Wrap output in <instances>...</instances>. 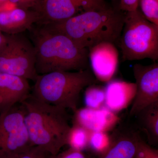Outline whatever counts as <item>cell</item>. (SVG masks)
<instances>
[{
	"instance_id": "3957f363",
	"label": "cell",
	"mask_w": 158,
	"mask_h": 158,
	"mask_svg": "<svg viewBox=\"0 0 158 158\" xmlns=\"http://www.w3.org/2000/svg\"><path fill=\"white\" fill-rule=\"evenodd\" d=\"M125 14L109 7L99 11H85L62 22L44 25L69 37L82 48L89 49L103 42L119 40Z\"/></svg>"
},
{
	"instance_id": "ffe728a7",
	"label": "cell",
	"mask_w": 158,
	"mask_h": 158,
	"mask_svg": "<svg viewBox=\"0 0 158 158\" xmlns=\"http://www.w3.org/2000/svg\"><path fill=\"white\" fill-rule=\"evenodd\" d=\"M139 6L144 17L158 26V0H140Z\"/></svg>"
},
{
	"instance_id": "52a82bcc",
	"label": "cell",
	"mask_w": 158,
	"mask_h": 158,
	"mask_svg": "<svg viewBox=\"0 0 158 158\" xmlns=\"http://www.w3.org/2000/svg\"><path fill=\"white\" fill-rule=\"evenodd\" d=\"M32 146L21 105L0 115V158L14 157Z\"/></svg>"
},
{
	"instance_id": "cb8c5ba5",
	"label": "cell",
	"mask_w": 158,
	"mask_h": 158,
	"mask_svg": "<svg viewBox=\"0 0 158 158\" xmlns=\"http://www.w3.org/2000/svg\"><path fill=\"white\" fill-rule=\"evenodd\" d=\"M44 0H8L17 8L35 10Z\"/></svg>"
},
{
	"instance_id": "6da1fadb",
	"label": "cell",
	"mask_w": 158,
	"mask_h": 158,
	"mask_svg": "<svg viewBox=\"0 0 158 158\" xmlns=\"http://www.w3.org/2000/svg\"><path fill=\"white\" fill-rule=\"evenodd\" d=\"M32 32L37 74L88 69V49L80 47L66 35L39 25Z\"/></svg>"
},
{
	"instance_id": "9c48e42d",
	"label": "cell",
	"mask_w": 158,
	"mask_h": 158,
	"mask_svg": "<svg viewBox=\"0 0 158 158\" xmlns=\"http://www.w3.org/2000/svg\"><path fill=\"white\" fill-rule=\"evenodd\" d=\"M88 58L93 74L103 82L112 80L118 68V53L114 44L103 42L88 49Z\"/></svg>"
},
{
	"instance_id": "d4e9b609",
	"label": "cell",
	"mask_w": 158,
	"mask_h": 158,
	"mask_svg": "<svg viewBox=\"0 0 158 158\" xmlns=\"http://www.w3.org/2000/svg\"><path fill=\"white\" fill-rule=\"evenodd\" d=\"M47 158H87L83 152L69 148L54 155H49Z\"/></svg>"
},
{
	"instance_id": "603a6c76",
	"label": "cell",
	"mask_w": 158,
	"mask_h": 158,
	"mask_svg": "<svg viewBox=\"0 0 158 158\" xmlns=\"http://www.w3.org/2000/svg\"><path fill=\"white\" fill-rule=\"evenodd\" d=\"M49 155L41 148L32 146L26 151L12 158H47Z\"/></svg>"
},
{
	"instance_id": "484cf974",
	"label": "cell",
	"mask_w": 158,
	"mask_h": 158,
	"mask_svg": "<svg viewBox=\"0 0 158 158\" xmlns=\"http://www.w3.org/2000/svg\"><path fill=\"white\" fill-rule=\"evenodd\" d=\"M140 0H120L118 9L122 11L129 12L138 9Z\"/></svg>"
},
{
	"instance_id": "9a60e30c",
	"label": "cell",
	"mask_w": 158,
	"mask_h": 158,
	"mask_svg": "<svg viewBox=\"0 0 158 158\" xmlns=\"http://www.w3.org/2000/svg\"><path fill=\"white\" fill-rule=\"evenodd\" d=\"M138 135L129 134L112 137L110 148L96 158H135Z\"/></svg>"
},
{
	"instance_id": "4fadbf2b",
	"label": "cell",
	"mask_w": 158,
	"mask_h": 158,
	"mask_svg": "<svg viewBox=\"0 0 158 158\" xmlns=\"http://www.w3.org/2000/svg\"><path fill=\"white\" fill-rule=\"evenodd\" d=\"M105 106L116 113L126 109L133 102L136 93L135 83L113 80L105 87Z\"/></svg>"
},
{
	"instance_id": "5bb4252c",
	"label": "cell",
	"mask_w": 158,
	"mask_h": 158,
	"mask_svg": "<svg viewBox=\"0 0 158 158\" xmlns=\"http://www.w3.org/2000/svg\"><path fill=\"white\" fill-rule=\"evenodd\" d=\"M79 9L72 0H44L35 10L39 15L37 24L65 21L76 15Z\"/></svg>"
},
{
	"instance_id": "277c9868",
	"label": "cell",
	"mask_w": 158,
	"mask_h": 158,
	"mask_svg": "<svg viewBox=\"0 0 158 158\" xmlns=\"http://www.w3.org/2000/svg\"><path fill=\"white\" fill-rule=\"evenodd\" d=\"M97 79L89 69L54 71L38 75L31 95L40 101L74 112L82 90L95 84Z\"/></svg>"
},
{
	"instance_id": "5b68a950",
	"label": "cell",
	"mask_w": 158,
	"mask_h": 158,
	"mask_svg": "<svg viewBox=\"0 0 158 158\" xmlns=\"http://www.w3.org/2000/svg\"><path fill=\"white\" fill-rule=\"evenodd\" d=\"M120 39L123 60L158 59V26L148 20L141 10L126 12Z\"/></svg>"
},
{
	"instance_id": "4316f807",
	"label": "cell",
	"mask_w": 158,
	"mask_h": 158,
	"mask_svg": "<svg viewBox=\"0 0 158 158\" xmlns=\"http://www.w3.org/2000/svg\"><path fill=\"white\" fill-rule=\"evenodd\" d=\"M5 41H6V35L5 34H3L0 30V48L2 46Z\"/></svg>"
},
{
	"instance_id": "ac0fdd59",
	"label": "cell",
	"mask_w": 158,
	"mask_h": 158,
	"mask_svg": "<svg viewBox=\"0 0 158 158\" xmlns=\"http://www.w3.org/2000/svg\"><path fill=\"white\" fill-rule=\"evenodd\" d=\"M112 137L107 132L102 131L89 132L88 149L96 157L103 154L112 144Z\"/></svg>"
},
{
	"instance_id": "7c38bea8",
	"label": "cell",
	"mask_w": 158,
	"mask_h": 158,
	"mask_svg": "<svg viewBox=\"0 0 158 158\" xmlns=\"http://www.w3.org/2000/svg\"><path fill=\"white\" fill-rule=\"evenodd\" d=\"M39 21V15L32 9L15 7L10 11H0V30L5 34H21Z\"/></svg>"
},
{
	"instance_id": "7a4b0ae2",
	"label": "cell",
	"mask_w": 158,
	"mask_h": 158,
	"mask_svg": "<svg viewBox=\"0 0 158 158\" xmlns=\"http://www.w3.org/2000/svg\"><path fill=\"white\" fill-rule=\"evenodd\" d=\"M20 104L31 145L52 155L60 152L67 145L71 127L66 109L40 101L31 94Z\"/></svg>"
},
{
	"instance_id": "8fae6325",
	"label": "cell",
	"mask_w": 158,
	"mask_h": 158,
	"mask_svg": "<svg viewBox=\"0 0 158 158\" xmlns=\"http://www.w3.org/2000/svg\"><path fill=\"white\" fill-rule=\"evenodd\" d=\"M31 90L27 79L0 72V115L23 101Z\"/></svg>"
},
{
	"instance_id": "83f0119b",
	"label": "cell",
	"mask_w": 158,
	"mask_h": 158,
	"mask_svg": "<svg viewBox=\"0 0 158 158\" xmlns=\"http://www.w3.org/2000/svg\"><path fill=\"white\" fill-rule=\"evenodd\" d=\"M8 2V0H0V8L2 7Z\"/></svg>"
},
{
	"instance_id": "8992f818",
	"label": "cell",
	"mask_w": 158,
	"mask_h": 158,
	"mask_svg": "<svg viewBox=\"0 0 158 158\" xmlns=\"http://www.w3.org/2000/svg\"><path fill=\"white\" fill-rule=\"evenodd\" d=\"M5 35L6 41L0 48V72L34 81L38 75L34 44L21 34Z\"/></svg>"
},
{
	"instance_id": "e0dca14e",
	"label": "cell",
	"mask_w": 158,
	"mask_h": 158,
	"mask_svg": "<svg viewBox=\"0 0 158 158\" xmlns=\"http://www.w3.org/2000/svg\"><path fill=\"white\" fill-rule=\"evenodd\" d=\"M89 136V131L88 130L73 124L69 134L67 145L69 148L83 152L88 149Z\"/></svg>"
},
{
	"instance_id": "ba28073f",
	"label": "cell",
	"mask_w": 158,
	"mask_h": 158,
	"mask_svg": "<svg viewBox=\"0 0 158 158\" xmlns=\"http://www.w3.org/2000/svg\"><path fill=\"white\" fill-rule=\"evenodd\" d=\"M136 80V93L130 111L131 116H137L143 109L158 102V64L133 67Z\"/></svg>"
},
{
	"instance_id": "d6986e66",
	"label": "cell",
	"mask_w": 158,
	"mask_h": 158,
	"mask_svg": "<svg viewBox=\"0 0 158 158\" xmlns=\"http://www.w3.org/2000/svg\"><path fill=\"white\" fill-rule=\"evenodd\" d=\"M86 88L85 93V103L86 107L98 109L105 106V87L94 84Z\"/></svg>"
},
{
	"instance_id": "44dd1931",
	"label": "cell",
	"mask_w": 158,
	"mask_h": 158,
	"mask_svg": "<svg viewBox=\"0 0 158 158\" xmlns=\"http://www.w3.org/2000/svg\"><path fill=\"white\" fill-rule=\"evenodd\" d=\"M134 158H158V150L148 144L138 135Z\"/></svg>"
},
{
	"instance_id": "30bf717a",
	"label": "cell",
	"mask_w": 158,
	"mask_h": 158,
	"mask_svg": "<svg viewBox=\"0 0 158 158\" xmlns=\"http://www.w3.org/2000/svg\"><path fill=\"white\" fill-rule=\"evenodd\" d=\"M73 112V124L80 126L89 132H107L113 129L119 120L116 113L105 106L98 109L85 107Z\"/></svg>"
},
{
	"instance_id": "7402d4cb",
	"label": "cell",
	"mask_w": 158,
	"mask_h": 158,
	"mask_svg": "<svg viewBox=\"0 0 158 158\" xmlns=\"http://www.w3.org/2000/svg\"><path fill=\"white\" fill-rule=\"evenodd\" d=\"M79 9L82 8L85 11L103 10L109 7L104 0H72Z\"/></svg>"
},
{
	"instance_id": "2e32d148",
	"label": "cell",
	"mask_w": 158,
	"mask_h": 158,
	"mask_svg": "<svg viewBox=\"0 0 158 158\" xmlns=\"http://www.w3.org/2000/svg\"><path fill=\"white\" fill-rule=\"evenodd\" d=\"M138 116L142 128L147 134L149 140L156 143L158 141V102L143 109Z\"/></svg>"
}]
</instances>
